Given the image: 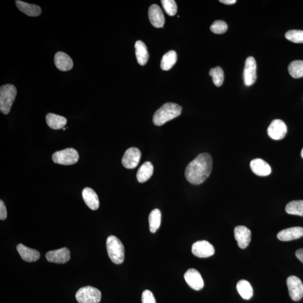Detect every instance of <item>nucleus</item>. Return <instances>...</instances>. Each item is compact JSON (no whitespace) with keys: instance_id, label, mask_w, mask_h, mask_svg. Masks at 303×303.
I'll list each match as a JSON object with an SVG mask.
<instances>
[{"instance_id":"393cba45","label":"nucleus","mask_w":303,"mask_h":303,"mask_svg":"<svg viewBox=\"0 0 303 303\" xmlns=\"http://www.w3.org/2000/svg\"><path fill=\"white\" fill-rule=\"evenodd\" d=\"M236 288L238 293L245 300H249L252 297L253 290L248 281L244 280L239 281L237 284Z\"/></svg>"},{"instance_id":"bb28decb","label":"nucleus","mask_w":303,"mask_h":303,"mask_svg":"<svg viewBox=\"0 0 303 303\" xmlns=\"http://www.w3.org/2000/svg\"><path fill=\"white\" fill-rule=\"evenodd\" d=\"M161 223V213L158 209H154L149 216L150 230L152 233H155L159 229Z\"/></svg>"},{"instance_id":"0eeeda50","label":"nucleus","mask_w":303,"mask_h":303,"mask_svg":"<svg viewBox=\"0 0 303 303\" xmlns=\"http://www.w3.org/2000/svg\"><path fill=\"white\" fill-rule=\"evenodd\" d=\"M288 293L292 300L300 301L303 296V284L297 276H291L286 281Z\"/></svg>"},{"instance_id":"f8f14e48","label":"nucleus","mask_w":303,"mask_h":303,"mask_svg":"<svg viewBox=\"0 0 303 303\" xmlns=\"http://www.w3.org/2000/svg\"><path fill=\"white\" fill-rule=\"evenodd\" d=\"M185 279L187 285L193 290L199 291L204 286V281L197 270L190 269L187 270Z\"/></svg>"},{"instance_id":"4468645a","label":"nucleus","mask_w":303,"mask_h":303,"mask_svg":"<svg viewBox=\"0 0 303 303\" xmlns=\"http://www.w3.org/2000/svg\"><path fill=\"white\" fill-rule=\"evenodd\" d=\"M251 230L244 226H236L234 229V236L239 247L241 249L246 248L251 240Z\"/></svg>"},{"instance_id":"2eb2a0df","label":"nucleus","mask_w":303,"mask_h":303,"mask_svg":"<svg viewBox=\"0 0 303 303\" xmlns=\"http://www.w3.org/2000/svg\"><path fill=\"white\" fill-rule=\"evenodd\" d=\"M150 22L156 28H163L165 22V16L160 7L154 4L151 6L149 11Z\"/></svg>"},{"instance_id":"58836bf2","label":"nucleus","mask_w":303,"mask_h":303,"mask_svg":"<svg viewBox=\"0 0 303 303\" xmlns=\"http://www.w3.org/2000/svg\"><path fill=\"white\" fill-rule=\"evenodd\" d=\"M63 129V131H65V130H66V129L65 128H64Z\"/></svg>"},{"instance_id":"20e7f679","label":"nucleus","mask_w":303,"mask_h":303,"mask_svg":"<svg viewBox=\"0 0 303 303\" xmlns=\"http://www.w3.org/2000/svg\"><path fill=\"white\" fill-rule=\"evenodd\" d=\"M17 95V90L12 84L3 85L0 88V110L2 114L8 115L12 109Z\"/></svg>"},{"instance_id":"f257e3e1","label":"nucleus","mask_w":303,"mask_h":303,"mask_svg":"<svg viewBox=\"0 0 303 303\" xmlns=\"http://www.w3.org/2000/svg\"><path fill=\"white\" fill-rule=\"evenodd\" d=\"M213 165L212 158L210 154L201 153L187 165L185 178L193 185H200L210 176Z\"/></svg>"},{"instance_id":"c85d7f7f","label":"nucleus","mask_w":303,"mask_h":303,"mask_svg":"<svg viewBox=\"0 0 303 303\" xmlns=\"http://www.w3.org/2000/svg\"><path fill=\"white\" fill-rule=\"evenodd\" d=\"M288 70L292 77L296 79L303 77V61L295 60L288 67Z\"/></svg>"},{"instance_id":"473e14b6","label":"nucleus","mask_w":303,"mask_h":303,"mask_svg":"<svg viewBox=\"0 0 303 303\" xmlns=\"http://www.w3.org/2000/svg\"><path fill=\"white\" fill-rule=\"evenodd\" d=\"M228 26L224 21L216 20L211 25V31L215 34H225L227 30Z\"/></svg>"},{"instance_id":"c9c22d12","label":"nucleus","mask_w":303,"mask_h":303,"mask_svg":"<svg viewBox=\"0 0 303 303\" xmlns=\"http://www.w3.org/2000/svg\"><path fill=\"white\" fill-rule=\"evenodd\" d=\"M296 257L303 263V249H299L295 252Z\"/></svg>"},{"instance_id":"6e6552de","label":"nucleus","mask_w":303,"mask_h":303,"mask_svg":"<svg viewBox=\"0 0 303 303\" xmlns=\"http://www.w3.org/2000/svg\"><path fill=\"white\" fill-rule=\"evenodd\" d=\"M257 64L254 57L250 56L245 61L243 72L244 82L245 85L250 86L253 84L257 79Z\"/></svg>"},{"instance_id":"9d476101","label":"nucleus","mask_w":303,"mask_h":303,"mask_svg":"<svg viewBox=\"0 0 303 303\" xmlns=\"http://www.w3.org/2000/svg\"><path fill=\"white\" fill-rule=\"evenodd\" d=\"M287 132V126L285 122L280 119L272 121L269 126L268 133L272 139L279 140L284 138Z\"/></svg>"},{"instance_id":"6ab92c4d","label":"nucleus","mask_w":303,"mask_h":303,"mask_svg":"<svg viewBox=\"0 0 303 303\" xmlns=\"http://www.w3.org/2000/svg\"><path fill=\"white\" fill-rule=\"evenodd\" d=\"M17 250L21 258L25 262H35L40 258V253L38 251L25 246L22 244H18Z\"/></svg>"},{"instance_id":"ddd939ff","label":"nucleus","mask_w":303,"mask_h":303,"mask_svg":"<svg viewBox=\"0 0 303 303\" xmlns=\"http://www.w3.org/2000/svg\"><path fill=\"white\" fill-rule=\"evenodd\" d=\"M47 260L50 262L64 264L70 260V252L67 248L50 251L46 255Z\"/></svg>"},{"instance_id":"b1692460","label":"nucleus","mask_w":303,"mask_h":303,"mask_svg":"<svg viewBox=\"0 0 303 303\" xmlns=\"http://www.w3.org/2000/svg\"><path fill=\"white\" fill-rule=\"evenodd\" d=\"M153 173V166L150 162H146L139 168L136 174V178L140 183L149 180Z\"/></svg>"},{"instance_id":"a878e982","label":"nucleus","mask_w":303,"mask_h":303,"mask_svg":"<svg viewBox=\"0 0 303 303\" xmlns=\"http://www.w3.org/2000/svg\"><path fill=\"white\" fill-rule=\"evenodd\" d=\"M177 61V54L174 50H169L165 54L161 60V67L162 70H170Z\"/></svg>"},{"instance_id":"dca6fc26","label":"nucleus","mask_w":303,"mask_h":303,"mask_svg":"<svg viewBox=\"0 0 303 303\" xmlns=\"http://www.w3.org/2000/svg\"><path fill=\"white\" fill-rule=\"evenodd\" d=\"M250 167L254 174L259 176H267L271 173L269 165L261 158L252 160L251 162Z\"/></svg>"},{"instance_id":"1a4fd4ad","label":"nucleus","mask_w":303,"mask_h":303,"mask_svg":"<svg viewBox=\"0 0 303 303\" xmlns=\"http://www.w3.org/2000/svg\"><path fill=\"white\" fill-rule=\"evenodd\" d=\"M141 158V152L137 148L132 147L126 150L122 159L123 167L128 169H133L138 165Z\"/></svg>"},{"instance_id":"c756f323","label":"nucleus","mask_w":303,"mask_h":303,"mask_svg":"<svg viewBox=\"0 0 303 303\" xmlns=\"http://www.w3.org/2000/svg\"><path fill=\"white\" fill-rule=\"evenodd\" d=\"M210 75L212 77V81L216 86H221L224 81V73L221 67L212 68L210 71Z\"/></svg>"},{"instance_id":"39448f33","label":"nucleus","mask_w":303,"mask_h":303,"mask_svg":"<svg viewBox=\"0 0 303 303\" xmlns=\"http://www.w3.org/2000/svg\"><path fill=\"white\" fill-rule=\"evenodd\" d=\"M102 294L99 289L89 286L81 288L75 295L79 303H99Z\"/></svg>"},{"instance_id":"a211bd4d","label":"nucleus","mask_w":303,"mask_h":303,"mask_svg":"<svg viewBox=\"0 0 303 303\" xmlns=\"http://www.w3.org/2000/svg\"><path fill=\"white\" fill-rule=\"evenodd\" d=\"M303 236V227H293L281 231L277 238L281 241H288L299 239Z\"/></svg>"},{"instance_id":"412c9836","label":"nucleus","mask_w":303,"mask_h":303,"mask_svg":"<svg viewBox=\"0 0 303 303\" xmlns=\"http://www.w3.org/2000/svg\"><path fill=\"white\" fill-rule=\"evenodd\" d=\"M17 8L20 12L30 17H38L42 13V10L38 5L30 4L27 2L17 0L16 1Z\"/></svg>"},{"instance_id":"9b49d317","label":"nucleus","mask_w":303,"mask_h":303,"mask_svg":"<svg viewBox=\"0 0 303 303\" xmlns=\"http://www.w3.org/2000/svg\"><path fill=\"white\" fill-rule=\"evenodd\" d=\"M193 254L199 258H208L215 254V248L207 241H198L192 245Z\"/></svg>"},{"instance_id":"72a5a7b5","label":"nucleus","mask_w":303,"mask_h":303,"mask_svg":"<svg viewBox=\"0 0 303 303\" xmlns=\"http://www.w3.org/2000/svg\"><path fill=\"white\" fill-rule=\"evenodd\" d=\"M142 303H156L154 295L149 290H144L142 295Z\"/></svg>"},{"instance_id":"cd10ccee","label":"nucleus","mask_w":303,"mask_h":303,"mask_svg":"<svg viewBox=\"0 0 303 303\" xmlns=\"http://www.w3.org/2000/svg\"><path fill=\"white\" fill-rule=\"evenodd\" d=\"M286 211L288 214L303 217V201H293L289 202L286 205Z\"/></svg>"},{"instance_id":"e433bc0d","label":"nucleus","mask_w":303,"mask_h":303,"mask_svg":"<svg viewBox=\"0 0 303 303\" xmlns=\"http://www.w3.org/2000/svg\"><path fill=\"white\" fill-rule=\"evenodd\" d=\"M219 2L230 5L234 4L236 2V0H220Z\"/></svg>"},{"instance_id":"f704fd0d","label":"nucleus","mask_w":303,"mask_h":303,"mask_svg":"<svg viewBox=\"0 0 303 303\" xmlns=\"http://www.w3.org/2000/svg\"><path fill=\"white\" fill-rule=\"evenodd\" d=\"M7 216L8 214H7L5 204L4 202L1 200L0 201V219L5 220L7 218Z\"/></svg>"},{"instance_id":"5701e85b","label":"nucleus","mask_w":303,"mask_h":303,"mask_svg":"<svg viewBox=\"0 0 303 303\" xmlns=\"http://www.w3.org/2000/svg\"><path fill=\"white\" fill-rule=\"evenodd\" d=\"M137 61L140 66H145L149 59V54L145 44L141 41H136L135 44Z\"/></svg>"},{"instance_id":"7c9ffc66","label":"nucleus","mask_w":303,"mask_h":303,"mask_svg":"<svg viewBox=\"0 0 303 303\" xmlns=\"http://www.w3.org/2000/svg\"><path fill=\"white\" fill-rule=\"evenodd\" d=\"M162 5L168 16H174L178 11V7L174 0H162Z\"/></svg>"},{"instance_id":"7ed1b4c3","label":"nucleus","mask_w":303,"mask_h":303,"mask_svg":"<svg viewBox=\"0 0 303 303\" xmlns=\"http://www.w3.org/2000/svg\"><path fill=\"white\" fill-rule=\"evenodd\" d=\"M106 248L108 255L115 264L120 265L125 259V249L123 244L118 237L111 236L107 238Z\"/></svg>"},{"instance_id":"f03ea898","label":"nucleus","mask_w":303,"mask_h":303,"mask_svg":"<svg viewBox=\"0 0 303 303\" xmlns=\"http://www.w3.org/2000/svg\"><path fill=\"white\" fill-rule=\"evenodd\" d=\"M182 107L174 103H167L154 113L153 122L155 125L161 126L180 116Z\"/></svg>"},{"instance_id":"f3484780","label":"nucleus","mask_w":303,"mask_h":303,"mask_svg":"<svg viewBox=\"0 0 303 303\" xmlns=\"http://www.w3.org/2000/svg\"><path fill=\"white\" fill-rule=\"evenodd\" d=\"M54 62L56 67L62 71L70 70L74 66L71 57L63 52H58L55 54Z\"/></svg>"},{"instance_id":"4be33fe9","label":"nucleus","mask_w":303,"mask_h":303,"mask_svg":"<svg viewBox=\"0 0 303 303\" xmlns=\"http://www.w3.org/2000/svg\"><path fill=\"white\" fill-rule=\"evenodd\" d=\"M46 120L49 127L55 130L63 129L67 123L66 118L52 113L46 115Z\"/></svg>"},{"instance_id":"2f4dec72","label":"nucleus","mask_w":303,"mask_h":303,"mask_svg":"<svg viewBox=\"0 0 303 303\" xmlns=\"http://www.w3.org/2000/svg\"><path fill=\"white\" fill-rule=\"evenodd\" d=\"M286 37L288 41L297 43H303V31L291 30L286 32Z\"/></svg>"},{"instance_id":"423d86ee","label":"nucleus","mask_w":303,"mask_h":303,"mask_svg":"<svg viewBox=\"0 0 303 303\" xmlns=\"http://www.w3.org/2000/svg\"><path fill=\"white\" fill-rule=\"evenodd\" d=\"M79 158L78 152L72 148L57 151L52 156L55 163L63 165H74L77 163Z\"/></svg>"},{"instance_id":"aec40b11","label":"nucleus","mask_w":303,"mask_h":303,"mask_svg":"<svg viewBox=\"0 0 303 303\" xmlns=\"http://www.w3.org/2000/svg\"><path fill=\"white\" fill-rule=\"evenodd\" d=\"M82 197L87 206L92 210H97L100 206L98 196L92 189L85 187L83 190Z\"/></svg>"},{"instance_id":"4c0bfd02","label":"nucleus","mask_w":303,"mask_h":303,"mask_svg":"<svg viewBox=\"0 0 303 303\" xmlns=\"http://www.w3.org/2000/svg\"><path fill=\"white\" fill-rule=\"evenodd\" d=\"M301 156L303 158V148L301 152Z\"/></svg>"}]
</instances>
